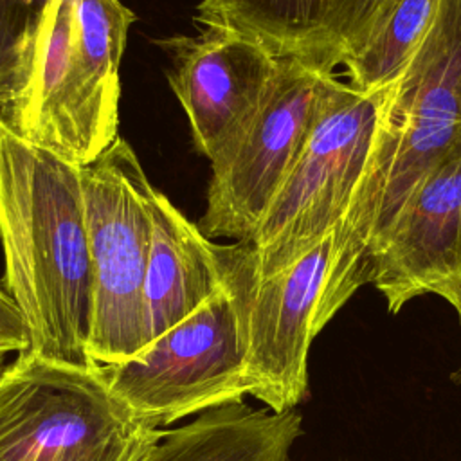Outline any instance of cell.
Here are the masks:
<instances>
[{
  "instance_id": "12",
  "label": "cell",
  "mask_w": 461,
  "mask_h": 461,
  "mask_svg": "<svg viewBox=\"0 0 461 461\" xmlns=\"http://www.w3.org/2000/svg\"><path fill=\"white\" fill-rule=\"evenodd\" d=\"M400 0H202L200 25L234 29L277 59L333 74L384 23Z\"/></svg>"
},
{
  "instance_id": "2",
  "label": "cell",
  "mask_w": 461,
  "mask_h": 461,
  "mask_svg": "<svg viewBox=\"0 0 461 461\" xmlns=\"http://www.w3.org/2000/svg\"><path fill=\"white\" fill-rule=\"evenodd\" d=\"M121 0H49L0 77V117L85 167L119 137L121 59L135 22Z\"/></svg>"
},
{
  "instance_id": "7",
  "label": "cell",
  "mask_w": 461,
  "mask_h": 461,
  "mask_svg": "<svg viewBox=\"0 0 461 461\" xmlns=\"http://www.w3.org/2000/svg\"><path fill=\"white\" fill-rule=\"evenodd\" d=\"M81 173L92 261L88 355L97 364L126 362L144 349L155 187L122 137Z\"/></svg>"
},
{
  "instance_id": "13",
  "label": "cell",
  "mask_w": 461,
  "mask_h": 461,
  "mask_svg": "<svg viewBox=\"0 0 461 461\" xmlns=\"http://www.w3.org/2000/svg\"><path fill=\"white\" fill-rule=\"evenodd\" d=\"M229 267L230 245L214 243L155 189L144 279V348L207 301L225 283Z\"/></svg>"
},
{
  "instance_id": "5",
  "label": "cell",
  "mask_w": 461,
  "mask_h": 461,
  "mask_svg": "<svg viewBox=\"0 0 461 461\" xmlns=\"http://www.w3.org/2000/svg\"><path fill=\"white\" fill-rule=\"evenodd\" d=\"M162 434L108 389L99 364L22 351L0 375V461H142Z\"/></svg>"
},
{
  "instance_id": "17",
  "label": "cell",
  "mask_w": 461,
  "mask_h": 461,
  "mask_svg": "<svg viewBox=\"0 0 461 461\" xmlns=\"http://www.w3.org/2000/svg\"><path fill=\"white\" fill-rule=\"evenodd\" d=\"M29 348V331L14 301L0 285V355Z\"/></svg>"
},
{
  "instance_id": "1",
  "label": "cell",
  "mask_w": 461,
  "mask_h": 461,
  "mask_svg": "<svg viewBox=\"0 0 461 461\" xmlns=\"http://www.w3.org/2000/svg\"><path fill=\"white\" fill-rule=\"evenodd\" d=\"M4 290L20 310L25 351L94 366L92 261L81 167L14 133L0 117Z\"/></svg>"
},
{
  "instance_id": "3",
  "label": "cell",
  "mask_w": 461,
  "mask_h": 461,
  "mask_svg": "<svg viewBox=\"0 0 461 461\" xmlns=\"http://www.w3.org/2000/svg\"><path fill=\"white\" fill-rule=\"evenodd\" d=\"M461 140V0L439 9L391 81L369 160L339 225L342 258L369 270V249L418 182Z\"/></svg>"
},
{
  "instance_id": "6",
  "label": "cell",
  "mask_w": 461,
  "mask_h": 461,
  "mask_svg": "<svg viewBox=\"0 0 461 461\" xmlns=\"http://www.w3.org/2000/svg\"><path fill=\"white\" fill-rule=\"evenodd\" d=\"M389 85L362 92L328 79L306 144L247 241L256 270L268 272L335 230L366 171Z\"/></svg>"
},
{
  "instance_id": "18",
  "label": "cell",
  "mask_w": 461,
  "mask_h": 461,
  "mask_svg": "<svg viewBox=\"0 0 461 461\" xmlns=\"http://www.w3.org/2000/svg\"><path fill=\"white\" fill-rule=\"evenodd\" d=\"M7 367V362H5V355H0V375L5 371Z\"/></svg>"
},
{
  "instance_id": "9",
  "label": "cell",
  "mask_w": 461,
  "mask_h": 461,
  "mask_svg": "<svg viewBox=\"0 0 461 461\" xmlns=\"http://www.w3.org/2000/svg\"><path fill=\"white\" fill-rule=\"evenodd\" d=\"M295 59H279L265 99L236 144L211 164L198 227L207 238L249 240L295 166L313 128L328 79Z\"/></svg>"
},
{
  "instance_id": "16",
  "label": "cell",
  "mask_w": 461,
  "mask_h": 461,
  "mask_svg": "<svg viewBox=\"0 0 461 461\" xmlns=\"http://www.w3.org/2000/svg\"><path fill=\"white\" fill-rule=\"evenodd\" d=\"M49 0H0V77Z\"/></svg>"
},
{
  "instance_id": "15",
  "label": "cell",
  "mask_w": 461,
  "mask_h": 461,
  "mask_svg": "<svg viewBox=\"0 0 461 461\" xmlns=\"http://www.w3.org/2000/svg\"><path fill=\"white\" fill-rule=\"evenodd\" d=\"M441 0H400L367 43L344 65L349 86L373 92L389 85L425 38Z\"/></svg>"
},
{
  "instance_id": "4",
  "label": "cell",
  "mask_w": 461,
  "mask_h": 461,
  "mask_svg": "<svg viewBox=\"0 0 461 461\" xmlns=\"http://www.w3.org/2000/svg\"><path fill=\"white\" fill-rule=\"evenodd\" d=\"M256 258L230 245L225 283L191 315L126 362L99 364L108 389L148 429L164 427L247 396V326Z\"/></svg>"
},
{
  "instance_id": "14",
  "label": "cell",
  "mask_w": 461,
  "mask_h": 461,
  "mask_svg": "<svg viewBox=\"0 0 461 461\" xmlns=\"http://www.w3.org/2000/svg\"><path fill=\"white\" fill-rule=\"evenodd\" d=\"M301 434L303 418L295 409L274 412L240 400L164 430L142 461H290Z\"/></svg>"
},
{
  "instance_id": "8",
  "label": "cell",
  "mask_w": 461,
  "mask_h": 461,
  "mask_svg": "<svg viewBox=\"0 0 461 461\" xmlns=\"http://www.w3.org/2000/svg\"><path fill=\"white\" fill-rule=\"evenodd\" d=\"M337 229L285 265L256 270L245 384L247 394L274 412L292 411L306 398L313 339L369 283L366 268L342 258Z\"/></svg>"
},
{
  "instance_id": "10",
  "label": "cell",
  "mask_w": 461,
  "mask_h": 461,
  "mask_svg": "<svg viewBox=\"0 0 461 461\" xmlns=\"http://www.w3.org/2000/svg\"><path fill=\"white\" fill-rule=\"evenodd\" d=\"M369 283L391 313L434 294L461 322V140L418 182L371 245Z\"/></svg>"
},
{
  "instance_id": "11",
  "label": "cell",
  "mask_w": 461,
  "mask_h": 461,
  "mask_svg": "<svg viewBox=\"0 0 461 461\" xmlns=\"http://www.w3.org/2000/svg\"><path fill=\"white\" fill-rule=\"evenodd\" d=\"M169 58L167 81L184 108L193 142L216 162L243 135L277 70L256 40L227 27L157 40Z\"/></svg>"
}]
</instances>
